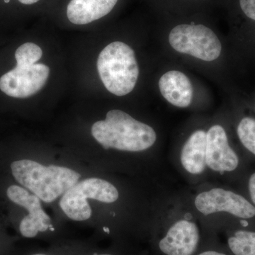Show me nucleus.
<instances>
[{
	"instance_id": "2eb2a0df",
	"label": "nucleus",
	"mask_w": 255,
	"mask_h": 255,
	"mask_svg": "<svg viewBox=\"0 0 255 255\" xmlns=\"http://www.w3.org/2000/svg\"><path fill=\"white\" fill-rule=\"evenodd\" d=\"M236 134L247 155L255 160V119L243 117L238 122Z\"/></svg>"
},
{
	"instance_id": "a211bd4d",
	"label": "nucleus",
	"mask_w": 255,
	"mask_h": 255,
	"mask_svg": "<svg viewBox=\"0 0 255 255\" xmlns=\"http://www.w3.org/2000/svg\"><path fill=\"white\" fill-rule=\"evenodd\" d=\"M240 5L243 13L255 21V0H240Z\"/></svg>"
},
{
	"instance_id": "6ab92c4d",
	"label": "nucleus",
	"mask_w": 255,
	"mask_h": 255,
	"mask_svg": "<svg viewBox=\"0 0 255 255\" xmlns=\"http://www.w3.org/2000/svg\"><path fill=\"white\" fill-rule=\"evenodd\" d=\"M87 255H122L119 253H114V252H102V253H94L92 254Z\"/></svg>"
},
{
	"instance_id": "f257e3e1",
	"label": "nucleus",
	"mask_w": 255,
	"mask_h": 255,
	"mask_svg": "<svg viewBox=\"0 0 255 255\" xmlns=\"http://www.w3.org/2000/svg\"><path fill=\"white\" fill-rule=\"evenodd\" d=\"M92 134L106 150L142 152L155 145L157 133L147 124L122 110H111L105 120L93 124Z\"/></svg>"
},
{
	"instance_id": "4be33fe9",
	"label": "nucleus",
	"mask_w": 255,
	"mask_h": 255,
	"mask_svg": "<svg viewBox=\"0 0 255 255\" xmlns=\"http://www.w3.org/2000/svg\"><path fill=\"white\" fill-rule=\"evenodd\" d=\"M5 2H9V0H4Z\"/></svg>"
},
{
	"instance_id": "9d476101",
	"label": "nucleus",
	"mask_w": 255,
	"mask_h": 255,
	"mask_svg": "<svg viewBox=\"0 0 255 255\" xmlns=\"http://www.w3.org/2000/svg\"><path fill=\"white\" fill-rule=\"evenodd\" d=\"M10 201L27 210L28 215L20 222V234L25 238H35L47 232L54 233L55 228L51 219L42 209L41 199L35 194H31L24 188L16 185L10 186L6 191Z\"/></svg>"
},
{
	"instance_id": "412c9836",
	"label": "nucleus",
	"mask_w": 255,
	"mask_h": 255,
	"mask_svg": "<svg viewBox=\"0 0 255 255\" xmlns=\"http://www.w3.org/2000/svg\"><path fill=\"white\" fill-rule=\"evenodd\" d=\"M30 255H53V254H47V253H33V254Z\"/></svg>"
},
{
	"instance_id": "7ed1b4c3",
	"label": "nucleus",
	"mask_w": 255,
	"mask_h": 255,
	"mask_svg": "<svg viewBox=\"0 0 255 255\" xmlns=\"http://www.w3.org/2000/svg\"><path fill=\"white\" fill-rule=\"evenodd\" d=\"M97 70L107 90L119 97L131 92L138 78L135 52L123 42H113L102 50Z\"/></svg>"
},
{
	"instance_id": "f8f14e48",
	"label": "nucleus",
	"mask_w": 255,
	"mask_h": 255,
	"mask_svg": "<svg viewBox=\"0 0 255 255\" xmlns=\"http://www.w3.org/2000/svg\"><path fill=\"white\" fill-rule=\"evenodd\" d=\"M183 169L192 176L201 175L206 165V132L197 130L191 134L184 142L180 152Z\"/></svg>"
},
{
	"instance_id": "1a4fd4ad",
	"label": "nucleus",
	"mask_w": 255,
	"mask_h": 255,
	"mask_svg": "<svg viewBox=\"0 0 255 255\" xmlns=\"http://www.w3.org/2000/svg\"><path fill=\"white\" fill-rule=\"evenodd\" d=\"M50 69L42 63L16 60V67L0 78V90L14 98H27L44 87Z\"/></svg>"
},
{
	"instance_id": "f3484780",
	"label": "nucleus",
	"mask_w": 255,
	"mask_h": 255,
	"mask_svg": "<svg viewBox=\"0 0 255 255\" xmlns=\"http://www.w3.org/2000/svg\"><path fill=\"white\" fill-rule=\"evenodd\" d=\"M245 196L255 207V171L248 174L244 179Z\"/></svg>"
},
{
	"instance_id": "9b49d317",
	"label": "nucleus",
	"mask_w": 255,
	"mask_h": 255,
	"mask_svg": "<svg viewBox=\"0 0 255 255\" xmlns=\"http://www.w3.org/2000/svg\"><path fill=\"white\" fill-rule=\"evenodd\" d=\"M161 95L169 103L186 108L191 103L194 95L192 85L185 74L177 70L164 73L159 80Z\"/></svg>"
},
{
	"instance_id": "4468645a",
	"label": "nucleus",
	"mask_w": 255,
	"mask_h": 255,
	"mask_svg": "<svg viewBox=\"0 0 255 255\" xmlns=\"http://www.w3.org/2000/svg\"><path fill=\"white\" fill-rule=\"evenodd\" d=\"M227 248L233 255H255V230L228 228Z\"/></svg>"
},
{
	"instance_id": "423d86ee",
	"label": "nucleus",
	"mask_w": 255,
	"mask_h": 255,
	"mask_svg": "<svg viewBox=\"0 0 255 255\" xmlns=\"http://www.w3.org/2000/svg\"><path fill=\"white\" fill-rule=\"evenodd\" d=\"M152 239L159 255H194L205 241L197 222L187 216L162 225Z\"/></svg>"
},
{
	"instance_id": "20e7f679",
	"label": "nucleus",
	"mask_w": 255,
	"mask_h": 255,
	"mask_svg": "<svg viewBox=\"0 0 255 255\" xmlns=\"http://www.w3.org/2000/svg\"><path fill=\"white\" fill-rule=\"evenodd\" d=\"M196 211L204 216L222 214L230 221V228H251L255 225V207L243 193L214 187L194 197Z\"/></svg>"
},
{
	"instance_id": "dca6fc26",
	"label": "nucleus",
	"mask_w": 255,
	"mask_h": 255,
	"mask_svg": "<svg viewBox=\"0 0 255 255\" xmlns=\"http://www.w3.org/2000/svg\"><path fill=\"white\" fill-rule=\"evenodd\" d=\"M194 255H233L228 249L221 248L212 238L206 239L199 251Z\"/></svg>"
},
{
	"instance_id": "f03ea898",
	"label": "nucleus",
	"mask_w": 255,
	"mask_h": 255,
	"mask_svg": "<svg viewBox=\"0 0 255 255\" xmlns=\"http://www.w3.org/2000/svg\"><path fill=\"white\" fill-rule=\"evenodd\" d=\"M11 169L18 183L46 203L53 202L63 195L81 177L68 167H46L31 159L14 161L11 164Z\"/></svg>"
},
{
	"instance_id": "ddd939ff",
	"label": "nucleus",
	"mask_w": 255,
	"mask_h": 255,
	"mask_svg": "<svg viewBox=\"0 0 255 255\" xmlns=\"http://www.w3.org/2000/svg\"><path fill=\"white\" fill-rule=\"evenodd\" d=\"M117 1L118 0H71L67 7V16L73 24H87L110 14Z\"/></svg>"
},
{
	"instance_id": "6e6552de",
	"label": "nucleus",
	"mask_w": 255,
	"mask_h": 255,
	"mask_svg": "<svg viewBox=\"0 0 255 255\" xmlns=\"http://www.w3.org/2000/svg\"><path fill=\"white\" fill-rule=\"evenodd\" d=\"M206 165L222 175L234 178L244 176L246 160L230 143L227 132L219 124L206 132Z\"/></svg>"
},
{
	"instance_id": "0eeeda50",
	"label": "nucleus",
	"mask_w": 255,
	"mask_h": 255,
	"mask_svg": "<svg viewBox=\"0 0 255 255\" xmlns=\"http://www.w3.org/2000/svg\"><path fill=\"white\" fill-rule=\"evenodd\" d=\"M169 42L176 51L207 62L218 59L222 50L216 33L202 24L178 25L169 33Z\"/></svg>"
},
{
	"instance_id": "39448f33",
	"label": "nucleus",
	"mask_w": 255,
	"mask_h": 255,
	"mask_svg": "<svg viewBox=\"0 0 255 255\" xmlns=\"http://www.w3.org/2000/svg\"><path fill=\"white\" fill-rule=\"evenodd\" d=\"M118 189L112 183L100 178H89L77 183L62 196L60 206L69 219L75 221L90 219L92 209L87 199L114 203L118 200Z\"/></svg>"
},
{
	"instance_id": "aec40b11",
	"label": "nucleus",
	"mask_w": 255,
	"mask_h": 255,
	"mask_svg": "<svg viewBox=\"0 0 255 255\" xmlns=\"http://www.w3.org/2000/svg\"><path fill=\"white\" fill-rule=\"evenodd\" d=\"M38 1H40V0H18V1L21 2V4L26 5L35 4V3L38 2Z\"/></svg>"
}]
</instances>
